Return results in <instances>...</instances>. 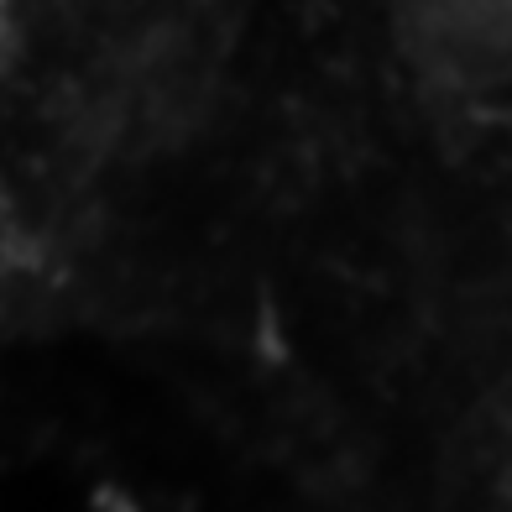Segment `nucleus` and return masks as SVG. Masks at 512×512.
Masks as SVG:
<instances>
[{
	"instance_id": "1",
	"label": "nucleus",
	"mask_w": 512,
	"mask_h": 512,
	"mask_svg": "<svg viewBox=\"0 0 512 512\" xmlns=\"http://www.w3.org/2000/svg\"><path fill=\"white\" fill-rule=\"evenodd\" d=\"M418 63L455 84H492L512 68V6H434L413 21Z\"/></svg>"
}]
</instances>
